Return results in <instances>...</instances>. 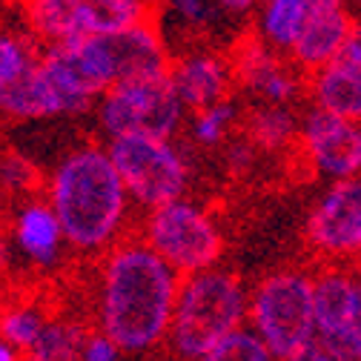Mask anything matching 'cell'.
<instances>
[{
    "label": "cell",
    "mask_w": 361,
    "mask_h": 361,
    "mask_svg": "<svg viewBox=\"0 0 361 361\" xmlns=\"http://www.w3.org/2000/svg\"><path fill=\"white\" fill-rule=\"evenodd\" d=\"M201 361H276L267 344L252 333V327H241L227 336L218 347H212Z\"/></svg>",
    "instance_id": "23"
},
{
    "label": "cell",
    "mask_w": 361,
    "mask_h": 361,
    "mask_svg": "<svg viewBox=\"0 0 361 361\" xmlns=\"http://www.w3.org/2000/svg\"><path fill=\"white\" fill-rule=\"evenodd\" d=\"M175 269L144 241H118L101 261L98 324L121 353H147L169 338L180 293Z\"/></svg>",
    "instance_id": "1"
},
{
    "label": "cell",
    "mask_w": 361,
    "mask_h": 361,
    "mask_svg": "<svg viewBox=\"0 0 361 361\" xmlns=\"http://www.w3.org/2000/svg\"><path fill=\"white\" fill-rule=\"evenodd\" d=\"M121 358V347L104 336V333H89L83 341V353L80 361H118Z\"/></svg>",
    "instance_id": "27"
},
{
    "label": "cell",
    "mask_w": 361,
    "mask_h": 361,
    "mask_svg": "<svg viewBox=\"0 0 361 361\" xmlns=\"http://www.w3.org/2000/svg\"><path fill=\"white\" fill-rule=\"evenodd\" d=\"M353 269H355V273H358V276H361V258H358V261H355V267H353Z\"/></svg>",
    "instance_id": "32"
},
{
    "label": "cell",
    "mask_w": 361,
    "mask_h": 361,
    "mask_svg": "<svg viewBox=\"0 0 361 361\" xmlns=\"http://www.w3.org/2000/svg\"><path fill=\"white\" fill-rule=\"evenodd\" d=\"M293 361H336L333 355H327L324 350H319V347H312V350H307L304 355H298V358H293Z\"/></svg>",
    "instance_id": "29"
},
{
    "label": "cell",
    "mask_w": 361,
    "mask_h": 361,
    "mask_svg": "<svg viewBox=\"0 0 361 361\" xmlns=\"http://www.w3.org/2000/svg\"><path fill=\"white\" fill-rule=\"evenodd\" d=\"M233 121H235V106H233L230 101H224V104H218V106H212V109L198 112V115H195V123H192L195 141L204 144V147L224 141V135L230 132Z\"/></svg>",
    "instance_id": "25"
},
{
    "label": "cell",
    "mask_w": 361,
    "mask_h": 361,
    "mask_svg": "<svg viewBox=\"0 0 361 361\" xmlns=\"http://www.w3.org/2000/svg\"><path fill=\"white\" fill-rule=\"evenodd\" d=\"M233 80L235 75H233L230 58H221L207 49L180 55L178 61H172V83L184 106L195 112L212 109L227 101Z\"/></svg>",
    "instance_id": "17"
},
{
    "label": "cell",
    "mask_w": 361,
    "mask_h": 361,
    "mask_svg": "<svg viewBox=\"0 0 361 361\" xmlns=\"http://www.w3.org/2000/svg\"><path fill=\"white\" fill-rule=\"evenodd\" d=\"M0 184H6L12 190H26V187L35 184V172L23 158L4 155L0 158Z\"/></svg>",
    "instance_id": "26"
},
{
    "label": "cell",
    "mask_w": 361,
    "mask_h": 361,
    "mask_svg": "<svg viewBox=\"0 0 361 361\" xmlns=\"http://www.w3.org/2000/svg\"><path fill=\"white\" fill-rule=\"evenodd\" d=\"M4 258H6V244L0 241V264H4Z\"/></svg>",
    "instance_id": "31"
},
{
    "label": "cell",
    "mask_w": 361,
    "mask_h": 361,
    "mask_svg": "<svg viewBox=\"0 0 361 361\" xmlns=\"http://www.w3.org/2000/svg\"><path fill=\"white\" fill-rule=\"evenodd\" d=\"M43 330L47 324L35 307H12L0 315V338L15 350H32Z\"/></svg>",
    "instance_id": "22"
},
{
    "label": "cell",
    "mask_w": 361,
    "mask_h": 361,
    "mask_svg": "<svg viewBox=\"0 0 361 361\" xmlns=\"http://www.w3.org/2000/svg\"><path fill=\"white\" fill-rule=\"evenodd\" d=\"M184 101L169 75L121 83L101 98L98 121L112 138H164L169 141L184 118Z\"/></svg>",
    "instance_id": "7"
},
{
    "label": "cell",
    "mask_w": 361,
    "mask_h": 361,
    "mask_svg": "<svg viewBox=\"0 0 361 361\" xmlns=\"http://www.w3.org/2000/svg\"><path fill=\"white\" fill-rule=\"evenodd\" d=\"M129 190L106 147L86 144L63 155L49 178V207L55 209L66 244L98 255L118 244L129 215Z\"/></svg>",
    "instance_id": "2"
},
{
    "label": "cell",
    "mask_w": 361,
    "mask_h": 361,
    "mask_svg": "<svg viewBox=\"0 0 361 361\" xmlns=\"http://www.w3.org/2000/svg\"><path fill=\"white\" fill-rule=\"evenodd\" d=\"M307 92L315 109L350 123H361V18L355 20L338 58L307 78Z\"/></svg>",
    "instance_id": "16"
},
{
    "label": "cell",
    "mask_w": 361,
    "mask_h": 361,
    "mask_svg": "<svg viewBox=\"0 0 361 361\" xmlns=\"http://www.w3.org/2000/svg\"><path fill=\"white\" fill-rule=\"evenodd\" d=\"M347 347H350V361H361V276L355 287V304H353V319L347 330Z\"/></svg>",
    "instance_id": "28"
},
{
    "label": "cell",
    "mask_w": 361,
    "mask_h": 361,
    "mask_svg": "<svg viewBox=\"0 0 361 361\" xmlns=\"http://www.w3.org/2000/svg\"><path fill=\"white\" fill-rule=\"evenodd\" d=\"M247 141H252L258 149H287L290 144H301V123L287 106H258L247 115Z\"/></svg>",
    "instance_id": "20"
},
{
    "label": "cell",
    "mask_w": 361,
    "mask_h": 361,
    "mask_svg": "<svg viewBox=\"0 0 361 361\" xmlns=\"http://www.w3.org/2000/svg\"><path fill=\"white\" fill-rule=\"evenodd\" d=\"M86 336L89 333H83L80 324L49 322L29 350V361H80Z\"/></svg>",
    "instance_id": "21"
},
{
    "label": "cell",
    "mask_w": 361,
    "mask_h": 361,
    "mask_svg": "<svg viewBox=\"0 0 361 361\" xmlns=\"http://www.w3.org/2000/svg\"><path fill=\"white\" fill-rule=\"evenodd\" d=\"M15 238L26 258L40 267H52L61 258V247L66 241L63 227L49 204H26L15 221Z\"/></svg>",
    "instance_id": "18"
},
{
    "label": "cell",
    "mask_w": 361,
    "mask_h": 361,
    "mask_svg": "<svg viewBox=\"0 0 361 361\" xmlns=\"http://www.w3.org/2000/svg\"><path fill=\"white\" fill-rule=\"evenodd\" d=\"M0 361H20L18 358V350L12 344H6L4 338H0Z\"/></svg>",
    "instance_id": "30"
},
{
    "label": "cell",
    "mask_w": 361,
    "mask_h": 361,
    "mask_svg": "<svg viewBox=\"0 0 361 361\" xmlns=\"http://www.w3.org/2000/svg\"><path fill=\"white\" fill-rule=\"evenodd\" d=\"M250 319V293L233 269L212 267L180 281L169 347L184 361H201L212 347L244 327Z\"/></svg>",
    "instance_id": "4"
},
{
    "label": "cell",
    "mask_w": 361,
    "mask_h": 361,
    "mask_svg": "<svg viewBox=\"0 0 361 361\" xmlns=\"http://www.w3.org/2000/svg\"><path fill=\"white\" fill-rule=\"evenodd\" d=\"M250 324L276 361H293L312 350V273L304 267H284L264 276L250 293Z\"/></svg>",
    "instance_id": "5"
},
{
    "label": "cell",
    "mask_w": 361,
    "mask_h": 361,
    "mask_svg": "<svg viewBox=\"0 0 361 361\" xmlns=\"http://www.w3.org/2000/svg\"><path fill=\"white\" fill-rule=\"evenodd\" d=\"M35 63L37 61L32 55V47L23 37L12 32H0V89L18 83Z\"/></svg>",
    "instance_id": "24"
},
{
    "label": "cell",
    "mask_w": 361,
    "mask_h": 361,
    "mask_svg": "<svg viewBox=\"0 0 361 361\" xmlns=\"http://www.w3.org/2000/svg\"><path fill=\"white\" fill-rule=\"evenodd\" d=\"M144 241L180 279L207 273L224 255V235L215 218L204 207L184 198L147 215Z\"/></svg>",
    "instance_id": "6"
},
{
    "label": "cell",
    "mask_w": 361,
    "mask_h": 361,
    "mask_svg": "<svg viewBox=\"0 0 361 361\" xmlns=\"http://www.w3.org/2000/svg\"><path fill=\"white\" fill-rule=\"evenodd\" d=\"M118 175L129 190V198L141 207L158 209L172 201H180L187 184L190 169L180 149L172 141L164 138H112L106 147Z\"/></svg>",
    "instance_id": "8"
},
{
    "label": "cell",
    "mask_w": 361,
    "mask_h": 361,
    "mask_svg": "<svg viewBox=\"0 0 361 361\" xmlns=\"http://www.w3.org/2000/svg\"><path fill=\"white\" fill-rule=\"evenodd\" d=\"M37 37L55 43L115 35L155 20L158 12L141 0H32L23 6Z\"/></svg>",
    "instance_id": "9"
},
{
    "label": "cell",
    "mask_w": 361,
    "mask_h": 361,
    "mask_svg": "<svg viewBox=\"0 0 361 361\" xmlns=\"http://www.w3.org/2000/svg\"><path fill=\"white\" fill-rule=\"evenodd\" d=\"M307 247L322 264L355 267L361 258V178L336 180L307 215Z\"/></svg>",
    "instance_id": "10"
},
{
    "label": "cell",
    "mask_w": 361,
    "mask_h": 361,
    "mask_svg": "<svg viewBox=\"0 0 361 361\" xmlns=\"http://www.w3.org/2000/svg\"><path fill=\"white\" fill-rule=\"evenodd\" d=\"M230 66L235 80L261 95L269 106H284L295 101L307 86V78H301V72L290 61L279 58L258 35L235 40V49L230 52Z\"/></svg>",
    "instance_id": "14"
},
{
    "label": "cell",
    "mask_w": 361,
    "mask_h": 361,
    "mask_svg": "<svg viewBox=\"0 0 361 361\" xmlns=\"http://www.w3.org/2000/svg\"><path fill=\"white\" fill-rule=\"evenodd\" d=\"M358 273L344 264H319L312 273V310H315V347L336 361H350L347 330L353 319Z\"/></svg>",
    "instance_id": "13"
},
{
    "label": "cell",
    "mask_w": 361,
    "mask_h": 361,
    "mask_svg": "<svg viewBox=\"0 0 361 361\" xmlns=\"http://www.w3.org/2000/svg\"><path fill=\"white\" fill-rule=\"evenodd\" d=\"M301 155L312 172L336 180L361 178V123L310 109L301 123Z\"/></svg>",
    "instance_id": "12"
},
{
    "label": "cell",
    "mask_w": 361,
    "mask_h": 361,
    "mask_svg": "<svg viewBox=\"0 0 361 361\" xmlns=\"http://www.w3.org/2000/svg\"><path fill=\"white\" fill-rule=\"evenodd\" d=\"M43 55L52 63H58L92 98L106 95L109 89L129 80L172 72L166 43L155 20L115 32V35L55 43Z\"/></svg>",
    "instance_id": "3"
},
{
    "label": "cell",
    "mask_w": 361,
    "mask_h": 361,
    "mask_svg": "<svg viewBox=\"0 0 361 361\" xmlns=\"http://www.w3.org/2000/svg\"><path fill=\"white\" fill-rule=\"evenodd\" d=\"M310 15V0H269L258 15V37L276 55L293 52L295 40L301 37L304 20Z\"/></svg>",
    "instance_id": "19"
},
{
    "label": "cell",
    "mask_w": 361,
    "mask_h": 361,
    "mask_svg": "<svg viewBox=\"0 0 361 361\" xmlns=\"http://www.w3.org/2000/svg\"><path fill=\"white\" fill-rule=\"evenodd\" d=\"M355 20L358 18L353 15V9L341 0H310V15L290 52V63L304 72V78L322 72L344 49Z\"/></svg>",
    "instance_id": "15"
},
{
    "label": "cell",
    "mask_w": 361,
    "mask_h": 361,
    "mask_svg": "<svg viewBox=\"0 0 361 361\" xmlns=\"http://www.w3.org/2000/svg\"><path fill=\"white\" fill-rule=\"evenodd\" d=\"M92 101L95 98L72 83L52 61L40 58L18 83L0 89V115L18 121L63 118L86 112Z\"/></svg>",
    "instance_id": "11"
}]
</instances>
